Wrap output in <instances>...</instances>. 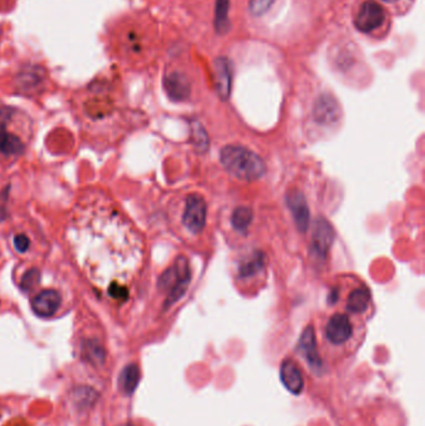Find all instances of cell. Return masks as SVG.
Instances as JSON below:
<instances>
[{"instance_id": "cell-1", "label": "cell", "mask_w": 425, "mask_h": 426, "mask_svg": "<svg viewBox=\"0 0 425 426\" xmlns=\"http://www.w3.org/2000/svg\"><path fill=\"white\" fill-rule=\"evenodd\" d=\"M73 231L78 258L91 281L107 287L110 296L119 299L127 296V290L120 283L132 269L129 260L120 257L124 251L120 243L127 241L132 233L127 222L116 211L102 207L78 217Z\"/></svg>"}, {"instance_id": "cell-2", "label": "cell", "mask_w": 425, "mask_h": 426, "mask_svg": "<svg viewBox=\"0 0 425 426\" xmlns=\"http://www.w3.org/2000/svg\"><path fill=\"white\" fill-rule=\"evenodd\" d=\"M32 140L30 121L23 112L0 105V162L14 163L26 154Z\"/></svg>"}, {"instance_id": "cell-3", "label": "cell", "mask_w": 425, "mask_h": 426, "mask_svg": "<svg viewBox=\"0 0 425 426\" xmlns=\"http://www.w3.org/2000/svg\"><path fill=\"white\" fill-rule=\"evenodd\" d=\"M219 160L227 172L246 182L261 179L266 171L262 159L250 148L239 145H227L222 148Z\"/></svg>"}, {"instance_id": "cell-4", "label": "cell", "mask_w": 425, "mask_h": 426, "mask_svg": "<svg viewBox=\"0 0 425 426\" xmlns=\"http://www.w3.org/2000/svg\"><path fill=\"white\" fill-rule=\"evenodd\" d=\"M190 281H191V272L188 260L181 256L176 260L174 266L163 273L159 282L160 290L169 292V296L165 301L166 308H169L170 305L177 302L186 293Z\"/></svg>"}, {"instance_id": "cell-5", "label": "cell", "mask_w": 425, "mask_h": 426, "mask_svg": "<svg viewBox=\"0 0 425 426\" xmlns=\"http://www.w3.org/2000/svg\"><path fill=\"white\" fill-rule=\"evenodd\" d=\"M207 206L199 193L188 195L182 216V223L191 233H201L206 224Z\"/></svg>"}, {"instance_id": "cell-6", "label": "cell", "mask_w": 425, "mask_h": 426, "mask_svg": "<svg viewBox=\"0 0 425 426\" xmlns=\"http://www.w3.org/2000/svg\"><path fill=\"white\" fill-rule=\"evenodd\" d=\"M386 19L384 10L373 0L364 1L354 18L356 29L362 33H370L379 28Z\"/></svg>"}, {"instance_id": "cell-7", "label": "cell", "mask_w": 425, "mask_h": 426, "mask_svg": "<svg viewBox=\"0 0 425 426\" xmlns=\"http://www.w3.org/2000/svg\"><path fill=\"white\" fill-rule=\"evenodd\" d=\"M336 238L334 229L331 223L325 218H318L312 236L313 254H316L320 260H325L328 254L329 248Z\"/></svg>"}, {"instance_id": "cell-8", "label": "cell", "mask_w": 425, "mask_h": 426, "mask_svg": "<svg viewBox=\"0 0 425 426\" xmlns=\"http://www.w3.org/2000/svg\"><path fill=\"white\" fill-rule=\"evenodd\" d=\"M313 116L318 124H334L342 116V110H341V106L338 104L337 100L329 94H323L319 96L314 104Z\"/></svg>"}, {"instance_id": "cell-9", "label": "cell", "mask_w": 425, "mask_h": 426, "mask_svg": "<svg viewBox=\"0 0 425 426\" xmlns=\"http://www.w3.org/2000/svg\"><path fill=\"white\" fill-rule=\"evenodd\" d=\"M286 201H287L288 208L293 217L296 227L298 229L300 233H305L309 226L311 216H309V208H308V204H307L303 193L298 190L289 191L286 196Z\"/></svg>"}, {"instance_id": "cell-10", "label": "cell", "mask_w": 425, "mask_h": 426, "mask_svg": "<svg viewBox=\"0 0 425 426\" xmlns=\"http://www.w3.org/2000/svg\"><path fill=\"white\" fill-rule=\"evenodd\" d=\"M353 333L350 318L345 314L338 313L332 317L325 326V338L334 346H341L350 339Z\"/></svg>"}, {"instance_id": "cell-11", "label": "cell", "mask_w": 425, "mask_h": 426, "mask_svg": "<svg viewBox=\"0 0 425 426\" xmlns=\"http://www.w3.org/2000/svg\"><path fill=\"white\" fill-rule=\"evenodd\" d=\"M60 305L62 296L54 290H43L32 299L33 312L43 318H49L55 314Z\"/></svg>"}, {"instance_id": "cell-12", "label": "cell", "mask_w": 425, "mask_h": 426, "mask_svg": "<svg viewBox=\"0 0 425 426\" xmlns=\"http://www.w3.org/2000/svg\"><path fill=\"white\" fill-rule=\"evenodd\" d=\"M281 382L284 388L294 396H300L305 388L300 366L292 359H284L281 365Z\"/></svg>"}, {"instance_id": "cell-13", "label": "cell", "mask_w": 425, "mask_h": 426, "mask_svg": "<svg viewBox=\"0 0 425 426\" xmlns=\"http://www.w3.org/2000/svg\"><path fill=\"white\" fill-rule=\"evenodd\" d=\"M215 85L216 91L222 100L228 99L231 93L232 71L231 64L226 57H219L213 62Z\"/></svg>"}, {"instance_id": "cell-14", "label": "cell", "mask_w": 425, "mask_h": 426, "mask_svg": "<svg viewBox=\"0 0 425 426\" xmlns=\"http://www.w3.org/2000/svg\"><path fill=\"white\" fill-rule=\"evenodd\" d=\"M163 87L169 98L174 101H183L191 93V87L188 78L181 73H171L165 78Z\"/></svg>"}, {"instance_id": "cell-15", "label": "cell", "mask_w": 425, "mask_h": 426, "mask_svg": "<svg viewBox=\"0 0 425 426\" xmlns=\"http://www.w3.org/2000/svg\"><path fill=\"white\" fill-rule=\"evenodd\" d=\"M298 350L300 354L307 359V362L311 366L318 369L322 365L318 352H317V341H316V334L312 326L307 327L303 333L300 335V343H298Z\"/></svg>"}, {"instance_id": "cell-16", "label": "cell", "mask_w": 425, "mask_h": 426, "mask_svg": "<svg viewBox=\"0 0 425 426\" xmlns=\"http://www.w3.org/2000/svg\"><path fill=\"white\" fill-rule=\"evenodd\" d=\"M370 303V293L365 288H358L353 290L348 296L347 309L352 313H363L368 309Z\"/></svg>"}, {"instance_id": "cell-17", "label": "cell", "mask_w": 425, "mask_h": 426, "mask_svg": "<svg viewBox=\"0 0 425 426\" xmlns=\"http://www.w3.org/2000/svg\"><path fill=\"white\" fill-rule=\"evenodd\" d=\"M228 9L230 0H216L215 6V28L217 33H226L230 28L228 24Z\"/></svg>"}, {"instance_id": "cell-18", "label": "cell", "mask_w": 425, "mask_h": 426, "mask_svg": "<svg viewBox=\"0 0 425 426\" xmlns=\"http://www.w3.org/2000/svg\"><path fill=\"white\" fill-rule=\"evenodd\" d=\"M253 220V212L248 207H237L233 211L231 217V223L233 229H237L238 232H246L250 227L251 222Z\"/></svg>"}, {"instance_id": "cell-19", "label": "cell", "mask_w": 425, "mask_h": 426, "mask_svg": "<svg viewBox=\"0 0 425 426\" xmlns=\"http://www.w3.org/2000/svg\"><path fill=\"white\" fill-rule=\"evenodd\" d=\"M264 267V254L262 252H255L248 260L239 267V276L244 278H248L260 272Z\"/></svg>"}, {"instance_id": "cell-20", "label": "cell", "mask_w": 425, "mask_h": 426, "mask_svg": "<svg viewBox=\"0 0 425 426\" xmlns=\"http://www.w3.org/2000/svg\"><path fill=\"white\" fill-rule=\"evenodd\" d=\"M191 136H192V142H194L195 148H196L199 152H205V151L208 150V146H210L208 135H207L206 130H205L199 123H194V124H192Z\"/></svg>"}, {"instance_id": "cell-21", "label": "cell", "mask_w": 425, "mask_h": 426, "mask_svg": "<svg viewBox=\"0 0 425 426\" xmlns=\"http://www.w3.org/2000/svg\"><path fill=\"white\" fill-rule=\"evenodd\" d=\"M138 366L132 365V366H127L125 371L123 373V377H121V384H123V388L127 391V393H132V390L135 389V387L138 383Z\"/></svg>"}, {"instance_id": "cell-22", "label": "cell", "mask_w": 425, "mask_h": 426, "mask_svg": "<svg viewBox=\"0 0 425 426\" xmlns=\"http://www.w3.org/2000/svg\"><path fill=\"white\" fill-rule=\"evenodd\" d=\"M275 0H251L250 9L252 14L261 15L269 10V6H272Z\"/></svg>"}, {"instance_id": "cell-23", "label": "cell", "mask_w": 425, "mask_h": 426, "mask_svg": "<svg viewBox=\"0 0 425 426\" xmlns=\"http://www.w3.org/2000/svg\"><path fill=\"white\" fill-rule=\"evenodd\" d=\"M39 282V272L37 269H33L30 272L26 273V276H24V278L21 281V288L23 290H28L33 288L34 285H37Z\"/></svg>"}, {"instance_id": "cell-24", "label": "cell", "mask_w": 425, "mask_h": 426, "mask_svg": "<svg viewBox=\"0 0 425 426\" xmlns=\"http://www.w3.org/2000/svg\"><path fill=\"white\" fill-rule=\"evenodd\" d=\"M14 246L18 249V252L24 254L30 247V242L26 238V236L19 235L14 238Z\"/></svg>"}, {"instance_id": "cell-25", "label": "cell", "mask_w": 425, "mask_h": 426, "mask_svg": "<svg viewBox=\"0 0 425 426\" xmlns=\"http://www.w3.org/2000/svg\"><path fill=\"white\" fill-rule=\"evenodd\" d=\"M384 1H387V3H392V1H395V0H384Z\"/></svg>"}]
</instances>
